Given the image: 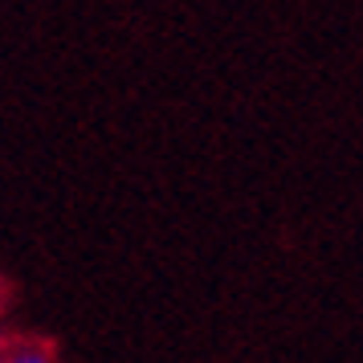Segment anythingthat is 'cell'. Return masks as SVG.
Masks as SVG:
<instances>
[{"instance_id":"6da1fadb","label":"cell","mask_w":363,"mask_h":363,"mask_svg":"<svg viewBox=\"0 0 363 363\" xmlns=\"http://www.w3.org/2000/svg\"><path fill=\"white\" fill-rule=\"evenodd\" d=\"M9 363H45V355H37L33 351V355H17V359H9Z\"/></svg>"}]
</instances>
